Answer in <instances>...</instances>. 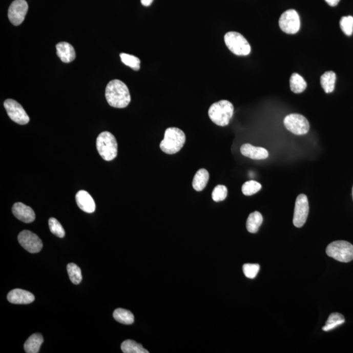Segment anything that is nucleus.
Instances as JSON below:
<instances>
[{"label": "nucleus", "mask_w": 353, "mask_h": 353, "mask_svg": "<svg viewBox=\"0 0 353 353\" xmlns=\"http://www.w3.org/2000/svg\"><path fill=\"white\" fill-rule=\"evenodd\" d=\"M106 98L110 106L115 108H127L131 101L129 88L117 79L111 80L107 85Z\"/></svg>", "instance_id": "nucleus-1"}, {"label": "nucleus", "mask_w": 353, "mask_h": 353, "mask_svg": "<svg viewBox=\"0 0 353 353\" xmlns=\"http://www.w3.org/2000/svg\"><path fill=\"white\" fill-rule=\"evenodd\" d=\"M186 141L183 131L177 128H169L165 130L164 138L160 144V148L163 153L174 155L178 153Z\"/></svg>", "instance_id": "nucleus-2"}, {"label": "nucleus", "mask_w": 353, "mask_h": 353, "mask_svg": "<svg viewBox=\"0 0 353 353\" xmlns=\"http://www.w3.org/2000/svg\"><path fill=\"white\" fill-rule=\"evenodd\" d=\"M234 106L228 100H220L213 103L208 111L210 119L215 124L226 127L234 115Z\"/></svg>", "instance_id": "nucleus-3"}, {"label": "nucleus", "mask_w": 353, "mask_h": 353, "mask_svg": "<svg viewBox=\"0 0 353 353\" xmlns=\"http://www.w3.org/2000/svg\"><path fill=\"white\" fill-rule=\"evenodd\" d=\"M96 148L99 155L106 161L114 159L118 153V144L115 137L110 132H103L96 139Z\"/></svg>", "instance_id": "nucleus-4"}, {"label": "nucleus", "mask_w": 353, "mask_h": 353, "mask_svg": "<svg viewBox=\"0 0 353 353\" xmlns=\"http://www.w3.org/2000/svg\"><path fill=\"white\" fill-rule=\"evenodd\" d=\"M326 254L341 262H349L353 260V245L346 241H336L329 244Z\"/></svg>", "instance_id": "nucleus-5"}, {"label": "nucleus", "mask_w": 353, "mask_h": 353, "mask_svg": "<svg viewBox=\"0 0 353 353\" xmlns=\"http://www.w3.org/2000/svg\"><path fill=\"white\" fill-rule=\"evenodd\" d=\"M224 42L230 51L238 56H247L251 51L250 44L242 35L230 32L224 35Z\"/></svg>", "instance_id": "nucleus-6"}, {"label": "nucleus", "mask_w": 353, "mask_h": 353, "mask_svg": "<svg viewBox=\"0 0 353 353\" xmlns=\"http://www.w3.org/2000/svg\"><path fill=\"white\" fill-rule=\"evenodd\" d=\"M284 124L288 131L298 136L306 134L309 130V123L307 118L296 113L286 116Z\"/></svg>", "instance_id": "nucleus-7"}, {"label": "nucleus", "mask_w": 353, "mask_h": 353, "mask_svg": "<svg viewBox=\"0 0 353 353\" xmlns=\"http://www.w3.org/2000/svg\"><path fill=\"white\" fill-rule=\"evenodd\" d=\"M279 25L281 30L286 34H296L300 28L299 15L294 9H289L282 14Z\"/></svg>", "instance_id": "nucleus-8"}, {"label": "nucleus", "mask_w": 353, "mask_h": 353, "mask_svg": "<svg viewBox=\"0 0 353 353\" xmlns=\"http://www.w3.org/2000/svg\"><path fill=\"white\" fill-rule=\"evenodd\" d=\"M4 105L7 113L13 121L20 125L27 124L30 122L29 116L17 101L12 99H6Z\"/></svg>", "instance_id": "nucleus-9"}, {"label": "nucleus", "mask_w": 353, "mask_h": 353, "mask_svg": "<svg viewBox=\"0 0 353 353\" xmlns=\"http://www.w3.org/2000/svg\"><path fill=\"white\" fill-rule=\"evenodd\" d=\"M309 201L306 195L300 194L296 198L293 224L297 228L304 226L309 215Z\"/></svg>", "instance_id": "nucleus-10"}, {"label": "nucleus", "mask_w": 353, "mask_h": 353, "mask_svg": "<svg viewBox=\"0 0 353 353\" xmlns=\"http://www.w3.org/2000/svg\"><path fill=\"white\" fill-rule=\"evenodd\" d=\"M20 245L30 253H37L42 250L43 243L38 236L29 231H23L18 236Z\"/></svg>", "instance_id": "nucleus-11"}, {"label": "nucleus", "mask_w": 353, "mask_h": 353, "mask_svg": "<svg viewBox=\"0 0 353 353\" xmlns=\"http://www.w3.org/2000/svg\"><path fill=\"white\" fill-rule=\"evenodd\" d=\"M28 10L26 0H15L12 2L8 10V17L13 25L18 26L25 20Z\"/></svg>", "instance_id": "nucleus-12"}, {"label": "nucleus", "mask_w": 353, "mask_h": 353, "mask_svg": "<svg viewBox=\"0 0 353 353\" xmlns=\"http://www.w3.org/2000/svg\"><path fill=\"white\" fill-rule=\"evenodd\" d=\"M12 212L16 219L25 223H31L35 219L34 210L29 206L26 205L21 202L15 203L13 205Z\"/></svg>", "instance_id": "nucleus-13"}, {"label": "nucleus", "mask_w": 353, "mask_h": 353, "mask_svg": "<svg viewBox=\"0 0 353 353\" xmlns=\"http://www.w3.org/2000/svg\"><path fill=\"white\" fill-rule=\"evenodd\" d=\"M8 300L14 304H29L35 300L32 293L22 289H14L8 293Z\"/></svg>", "instance_id": "nucleus-14"}, {"label": "nucleus", "mask_w": 353, "mask_h": 353, "mask_svg": "<svg viewBox=\"0 0 353 353\" xmlns=\"http://www.w3.org/2000/svg\"><path fill=\"white\" fill-rule=\"evenodd\" d=\"M78 207L84 212L92 213L95 212L96 204L93 198L88 192L79 191L75 196Z\"/></svg>", "instance_id": "nucleus-15"}, {"label": "nucleus", "mask_w": 353, "mask_h": 353, "mask_svg": "<svg viewBox=\"0 0 353 353\" xmlns=\"http://www.w3.org/2000/svg\"><path fill=\"white\" fill-rule=\"evenodd\" d=\"M241 153L246 157L253 160H264L268 157L269 154L266 149L258 148L251 144H244L241 148Z\"/></svg>", "instance_id": "nucleus-16"}, {"label": "nucleus", "mask_w": 353, "mask_h": 353, "mask_svg": "<svg viewBox=\"0 0 353 353\" xmlns=\"http://www.w3.org/2000/svg\"><path fill=\"white\" fill-rule=\"evenodd\" d=\"M56 54L65 63H72L76 57L74 48L67 42H60L56 45Z\"/></svg>", "instance_id": "nucleus-17"}, {"label": "nucleus", "mask_w": 353, "mask_h": 353, "mask_svg": "<svg viewBox=\"0 0 353 353\" xmlns=\"http://www.w3.org/2000/svg\"><path fill=\"white\" fill-rule=\"evenodd\" d=\"M43 342H44V338H43L41 334H32L24 345L25 352L27 353L39 352Z\"/></svg>", "instance_id": "nucleus-18"}, {"label": "nucleus", "mask_w": 353, "mask_h": 353, "mask_svg": "<svg viewBox=\"0 0 353 353\" xmlns=\"http://www.w3.org/2000/svg\"><path fill=\"white\" fill-rule=\"evenodd\" d=\"M210 175L205 169L199 170L195 175L193 181V186L194 190L200 192L205 188L209 181Z\"/></svg>", "instance_id": "nucleus-19"}, {"label": "nucleus", "mask_w": 353, "mask_h": 353, "mask_svg": "<svg viewBox=\"0 0 353 353\" xmlns=\"http://www.w3.org/2000/svg\"><path fill=\"white\" fill-rule=\"evenodd\" d=\"M336 80V75L333 71L326 72L322 75L321 77V84L326 93H331V92L334 91Z\"/></svg>", "instance_id": "nucleus-20"}, {"label": "nucleus", "mask_w": 353, "mask_h": 353, "mask_svg": "<svg viewBox=\"0 0 353 353\" xmlns=\"http://www.w3.org/2000/svg\"><path fill=\"white\" fill-rule=\"evenodd\" d=\"M263 222V217L261 213L255 212L251 213L248 216L246 226L250 233L255 234L258 231Z\"/></svg>", "instance_id": "nucleus-21"}, {"label": "nucleus", "mask_w": 353, "mask_h": 353, "mask_svg": "<svg viewBox=\"0 0 353 353\" xmlns=\"http://www.w3.org/2000/svg\"><path fill=\"white\" fill-rule=\"evenodd\" d=\"M291 91L296 94L302 93L307 88V84L304 78L298 73H293L290 79Z\"/></svg>", "instance_id": "nucleus-22"}, {"label": "nucleus", "mask_w": 353, "mask_h": 353, "mask_svg": "<svg viewBox=\"0 0 353 353\" xmlns=\"http://www.w3.org/2000/svg\"><path fill=\"white\" fill-rule=\"evenodd\" d=\"M113 317L118 323L124 324H132L134 322V316L132 313L122 308L115 310Z\"/></svg>", "instance_id": "nucleus-23"}, {"label": "nucleus", "mask_w": 353, "mask_h": 353, "mask_svg": "<svg viewBox=\"0 0 353 353\" xmlns=\"http://www.w3.org/2000/svg\"><path fill=\"white\" fill-rule=\"evenodd\" d=\"M345 322L344 317L342 314H338V313H334V314H331L329 316L325 326L323 328V330L324 331H330L336 328V327L342 325V324L345 323Z\"/></svg>", "instance_id": "nucleus-24"}, {"label": "nucleus", "mask_w": 353, "mask_h": 353, "mask_svg": "<svg viewBox=\"0 0 353 353\" xmlns=\"http://www.w3.org/2000/svg\"><path fill=\"white\" fill-rule=\"evenodd\" d=\"M121 349L124 353H149L148 350L144 349L142 345L130 340L122 343Z\"/></svg>", "instance_id": "nucleus-25"}, {"label": "nucleus", "mask_w": 353, "mask_h": 353, "mask_svg": "<svg viewBox=\"0 0 353 353\" xmlns=\"http://www.w3.org/2000/svg\"><path fill=\"white\" fill-rule=\"evenodd\" d=\"M68 273L71 281L78 285L82 281V277L80 267L73 263H70L67 266Z\"/></svg>", "instance_id": "nucleus-26"}, {"label": "nucleus", "mask_w": 353, "mask_h": 353, "mask_svg": "<svg viewBox=\"0 0 353 353\" xmlns=\"http://www.w3.org/2000/svg\"><path fill=\"white\" fill-rule=\"evenodd\" d=\"M120 57L122 63L129 66L132 70L138 71L140 69L141 61L136 56L129 54L120 53Z\"/></svg>", "instance_id": "nucleus-27"}, {"label": "nucleus", "mask_w": 353, "mask_h": 353, "mask_svg": "<svg viewBox=\"0 0 353 353\" xmlns=\"http://www.w3.org/2000/svg\"><path fill=\"white\" fill-rule=\"evenodd\" d=\"M262 189V185L255 181L245 182L242 186V193L245 196H252Z\"/></svg>", "instance_id": "nucleus-28"}, {"label": "nucleus", "mask_w": 353, "mask_h": 353, "mask_svg": "<svg viewBox=\"0 0 353 353\" xmlns=\"http://www.w3.org/2000/svg\"><path fill=\"white\" fill-rule=\"evenodd\" d=\"M50 231L58 238H63L65 236V231L60 222L55 218H50L49 220Z\"/></svg>", "instance_id": "nucleus-29"}, {"label": "nucleus", "mask_w": 353, "mask_h": 353, "mask_svg": "<svg viewBox=\"0 0 353 353\" xmlns=\"http://www.w3.org/2000/svg\"><path fill=\"white\" fill-rule=\"evenodd\" d=\"M340 25L341 29L347 35H351L353 32V17L352 16H343L341 18Z\"/></svg>", "instance_id": "nucleus-30"}, {"label": "nucleus", "mask_w": 353, "mask_h": 353, "mask_svg": "<svg viewBox=\"0 0 353 353\" xmlns=\"http://www.w3.org/2000/svg\"><path fill=\"white\" fill-rule=\"evenodd\" d=\"M228 195V189L224 185H217L215 187L214 190L212 193L213 200L216 202L223 201L226 198Z\"/></svg>", "instance_id": "nucleus-31"}, {"label": "nucleus", "mask_w": 353, "mask_h": 353, "mask_svg": "<svg viewBox=\"0 0 353 353\" xmlns=\"http://www.w3.org/2000/svg\"><path fill=\"white\" fill-rule=\"evenodd\" d=\"M260 270V266L257 264H246L243 266V271L247 278L254 279Z\"/></svg>", "instance_id": "nucleus-32"}, {"label": "nucleus", "mask_w": 353, "mask_h": 353, "mask_svg": "<svg viewBox=\"0 0 353 353\" xmlns=\"http://www.w3.org/2000/svg\"><path fill=\"white\" fill-rule=\"evenodd\" d=\"M327 4L331 7H335L337 6L340 0H325Z\"/></svg>", "instance_id": "nucleus-33"}, {"label": "nucleus", "mask_w": 353, "mask_h": 353, "mask_svg": "<svg viewBox=\"0 0 353 353\" xmlns=\"http://www.w3.org/2000/svg\"><path fill=\"white\" fill-rule=\"evenodd\" d=\"M154 0H141V3L146 7L150 6L152 4Z\"/></svg>", "instance_id": "nucleus-34"}, {"label": "nucleus", "mask_w": 353, "mask_h": 353, "mask_svg": "<svg viewBox=\"0 0 353 353\" xmlns=\"http://www.w3.org/2000/svg\"><path fill=\"white\" fill-rule=\"evenodd\" d=\"M352 200H353V186H352Z\"/></svg>", "instance_id": "nucleus-35"}]
</instances>
